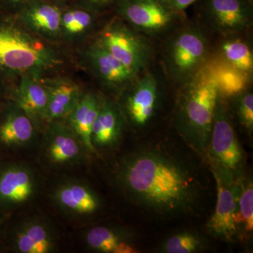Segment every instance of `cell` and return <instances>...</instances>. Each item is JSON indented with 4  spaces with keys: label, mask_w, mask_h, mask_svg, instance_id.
<instances>
[{
    "label": "cell",
    "mask_w": 253,
    "mask_h": 253,
    "mask_svg": "<svg viewBox=\"0 0 253 253\" xmlns=\"http://www.w3.org/2000/svg\"><path fill=\"white\" fill-rule=\"evenodd\" d=\"M194 156L172 142H142L125 155L115 182L129 202L160 219L200 211L208 189L206 172Z\"/></svg>",
    "instance_id": "1"
},
{
    "label": "cell",
    "mask_w": 253,
    "mask_h": 253,
    "mask_svg": "<svg viewBox=\"0 0 253 253\" xmlns=\"http://www.w3.org/2000/svg\"><path fill=\"white\" fill-rule=\"evenodd\" d=\"M219 81L211 61L179 88L174 125L189 149L206 159L219 99Z\"/></svg>",
    "instance_id": "2"
},
{
    "label": "cell",
    "mask_w": 253,
    "mask_h": 253,
    "mask_svg": "<svg viewBox=\"0 0 253 253\" xmlns=\"http://www.w3.org/2000/svg\"><path fill=\"white\" fill-rule=\"evenodd\" d=\"M61 63L51 46L14 23L0 21V73L40 78Z\"/></svg>",
    "instance_id": "3"
},
{
    "label": "cell",
    "mask_w": 253,
    "mask_h": 253,
    "mask_svg": "<svg viewBox=\"0 0 253 253\" xmlns=\"http://www.w3.org/2000/svg\"><path fill=\"white\" fill-rule=\"evenodd\" d=\"M211 54L204 28L187 23L176 26L166 35L162 62L168 78L181 86L209 62Z\"/></svg>",
    "instance_id": "4"
},
{
    "label": "cell",
    "mask_w": 253,
    "mask_h": 253,
    "mask_svg": "<svg viewBox=\"0 0 253 253\" xmlns=\"http://www.w3.org/2000/svg\"><path fill=\"white\" fill-rule=\"evenodd\" d=\"M206 159L211 168L231 174L236 180L244 178V155L236 137L231 111L225 97L219 94Z\"/></svg>",
    "instance_id": "5"
},
{
    "label": "cell",
    "mask_w": 253,
    "mask_h": 253,
    "mask_svg": "<svg viewBox=\"0 0 253 253\" xmlns=\"http://www.w3.org/2000/svg\"><path fill=\"white\" fill-rule=\"evenodd\" d=\"M95 42L136 75L144 73L149 67L152 49L147 38L121 18L108 23Z\"/></svg>",
    "instance_id": "6"
},
{
    "label": "cell",
    "mask_w": 253,
    "mask_h": 253,
    "mask_svg": "<svg viewBox=\"0 0 253 253\" xmlns=\"http://www.w3.org/2000/svg\"><path fill=\"white\" fill-rule=\"evenodd\" d=\"M114 6L121 20L146 38L166 36L180 18L161 0H116Z\"/></svg>",
    "instance_id": "7"
},
{
    "label": "cell",
    "mask_w": 253,
    "mask_h": 253,
    "mask_svg": "<svg viewBox=\"0 0 253 253\" xmlns=\"http://www.w3.org/2000/svg\"><path fill=\"white\" fill-rule=\"evenodd\" d=\"M120 94L118 106L125 121L136 129L149 126L157 113L161 99V88L154 75L144 71Z\"/></svg>",
    "instance_id": "8"
},
{
    "label": "cell",
    "mask_w": 253,
    "mask_h": 253,
    "mask_svg": "<svg viewBox=\"0 0 253 253\" xmlns=\"http://www.w3.org/2000/svg\"><path fill=\"white\" fill-rule=\"evenodd\" d=\"M212 173L217 184V199L208 229L215 237L233 241L239 236L236 216L243 179L236 180L231 174L214 168Z\"/></svg>",
    "instance_id": "9"
},
{
    "label": "cell",
    "mask_w": 253,
    "mask_h": 253,
    "mask_svg": "<svg viewBox=\"0 0 253 253\" xmlns=\"http://www.w3.org/2000/svg\"><path fill=\"white\" fill-rule=\"evenodd\" d=\"M203 17L219 36L245 33L253 25V6L250 0H206Z\"/></svg>",
    "instance_id": "10"
},
{
    "label": "cell",
    "mask_w": 253,
    "mask_h": 253,
    "mask_svg": "<svg viewBox=\"0 0 253 253\" xmlns=\"http://www.w3.org/2000/svg\"><path fill=\"white\" fill-rule=\"evenodd\" d=\"M244 36L245 33H240L220 36L211 60L250 83L253 75V48Z\"/></svg>",
    "instance_id": "11"
},
{
    "label": "cell",
    "mask_w": 253,
    "mask_h": 253,
    "mask_svg": "<svg viewBox=\"0 0 253 253\" xmlns=\"http://www.w3.org/2000/svg\"><path fill=\"white\" fill-rule=\"evenodd\" d=\"M86 58L101 83L109 89L119 93L139 76L96 42L88 48Z\"/></svg>",
    "instance_id": "12"
},
{
    "label": "cell",
    "mask_w": 253,
    "mask_h": 253,
    "mask_svg": "<svg viewBox=\"0 0 253 253\" xmlns=\"http://www.w3.org/2000/svg\"><path fill=\"white\" fill-rule=\"evenodd\" d=\"M19 9L21 21L33 33L47 38L61 33L62 11L57 5L46 0H27Z\"/></svg>",
    "instance_id": "13"
},
{
    "label": "cell",
    "mask_w": 253,
    "mask_h": 253,
    "mask_svg": "<svg viewBox=\"0 0 253 253\" xmlns=\"http://www.w3.org/2000/svg\"><path fill=\"white\" fill-rule=\"evenodd\" d=\"M36 181L33 173L20 165H11L0 170V206L23 204L34 194Z\"/></svg>",
    "instance_id": "14"
},
{
    "label": "cell",
    "mask_w": 253,
    "mask_h": 253,
    "mask_svg": "<svg viewBox=\"0 0 253 253\" xmlns=\"http://www.w3.org/2000/svg\"><path fill=\"white\" fill-rule=\"evenodd\" d=\"M83 146L69 126L52 121L46 134V155L56 164H66L79 161Z\"/></svg>",
    "instance_id": "15"
},
{
    "label": "cell",
    "mask_w": 253,
    "mask_h": 253,
    "mask_svg": "<svg viewBox=\"0 0 253 253\" xmlns=\"http://www.w3.org/2000/svg\"><path fill=\"white\" fill-rule=\"evenodd\" d=\"M125 121L117 104L106 99H100L99 112L91 131V143L95 148L114 146L122 136Z\"/></svg>",
    "instance_id": "16"
},
{
    "label": "cell",
    "mask_w": 253,
    "mask_h": 253,
    "mask_svg": "<svg viewBox=\"0 0 253 253\" xmlns=\"http://www.w3.org/2000/svg\"><path fill=\"white\" fill-rule=\"evenodd\" d=\"M39 79L34 76H21L15 94L16 106L31 118L35 126L47 120L49 94L45 83Z\"/></svg>",
    "instance_id": "17"
},
{
    "label": "cell",
    "mask_w": 253,
    "mask_h": 253,
    "mask_svg": "<svg viewBox=\"0 0 253 253\" xmlns=\"http://www.w3.org/2000/svg\"><path fill=\"white\" fill-rule=\"evenodd\" d=\"M55 199L60 207L78 215H87L98 211L99 198L85 184L71 181L59 186L55 193Z\"/></svg>",
    "instance_id": "18"
},
{
    "label": "cell",
    "mask_w": 253,
    "mask_h": 253,
    "mask_svg": "<svg viewBox=\"0 0 253 253\" xmlns=\"http://www.w3.org/2000/svg\"><path fill=\"white\" fill-rule=\"evenodd\" d=\"M100 99L87 93L81 95L77 104L68 115V125L81 140L84 147L90 152H96L91 143V131L99 112Z\"/></svg>",
    "instance_id": "19"
},
{
    "label": "cell",
    "mask_w": 253,
    "mask_h": 253,
    "mask_svg": "<svg viewBox=\"0 0 253 253\" xmlns=\"http://www.w3.org/2000/svg\"><path fill=\"white\" fill-rule=\"evenodd\" d=\"M45 84L49 94L47 121L52 122L68 116L81 99L79 87L66 79L51 80Z\"/></svg>",
    "instance_id": "20"
},
{
    "label": "cell",
    "mask_w": 253,
    "mask_h": 253,
    "mask_svg": "<svg viewBox=\"0 0 253 253\" xmlns=\"http://www.w3.org/2000/svg\"><path fill=\"white\" fill-rule=\"evenodd\" d=\"M14 246L22 253H47L54 247V239L49 228L41 221L26 223L15 234Z\"/></svg>",
    "instance_id": "21"
},
{
    "label": "cell",
    "mask_w": 253,
    "mask_h": 253,
    "mask_svg": "<svg viewBox=\"0 0 253 253\" xmlns=\"http://www.w3.org/2000/svg\"><path fill=\"white\" fill-rule=\"evenodd\" d=\"M35 135V124L22 110L16 106L0 124V143L6 146L29 144Z\"/></svg>",
    "instance_id": "22"
},
{
    "label": "cell",
    "mask_w": 253,
    "mask_h": 253,
    "mask_svg": "<svg viewBox=\"0 0 253 253\" xmlns=\"http://www.w3.org/2000/svg\"><path fill=\"white\" fill-rule=\"evenodd\" d=\"M86 242L91 249L105 253H127L130 244L124 233L106 227L96 226L88 231Z\"/></svg>",
    "instance_id": "23"
},
{
    "label": "cell",
    "mask_w": 253,
    "mask_h": 253,
    "mask_svg": "<svg viewBox=\"0 0 253 253\" xmlns=\"http://www.w3.org/2000/svg\"><path fill=\"white\" fill-rule=\"evenodd\" d=\"M239 235L252 234L253 230V184L249 178L241 181V192L236 216Z\"/></svg>",
    "instance_id": "24"
},
{
    "label": "cell",
    "mask_w": 253,
    "mask_h": 253,
    "mask_svg": "<svg viewBox=\"0 0 253 253\" xmlns=\"http://www.w3.org/2000/svg\"><path fill=\"white\" fill-rule=\"evenodd\" d=\"M95 14L89 10L80 8L62 11L61 33L68 36L84 34L94 26Z\"/></svg>",
    "instance_id": "25"
},
{
    "label": "cell",
    "mask_w": 253,
    "mask_h": 253,
    "mask_svg": "<svg viewBox=\"0 0 253 253\" xmlns=\"http://www.w3.org/2000/svg\"><path fill=\"white\" fill-rule=\"evenodd\" d=\"M205 241L195 233L184 231L171 236L162 245L163 252L167 253H193L202 251Z\"/></svg>",
    "instance_id": "26"
},
{
    "label": "cell",
    "mask_w": 253,
    "mask_h": 253,
    "mask_svg": "<svg viewBox=\"0 0 253 253\" xmlns=\"http://www.w3.org/2000/svg\"><path fill=\"white\" fill-rule=\"evenodd\" d=\"M240 124L251 135L253 132V94L247 88L227 96Z\"/></svg>",
    "instance_id": "27"
},
{
    "label": "cell",
    "mask_w": 253,
    "mask_h": 253,
    "mask_svg": "<svg viewBox=\"0 0 253 253\" xmlns=\"http://www.w3.org/2000/svg\"><path fill=\"white\" fill-rule=\"evenodd\" d=\"M81 7L89 10L91 12H102L111 6H114L116 0H77Z\"/></svg>",
    "instance_id": "28"
},
{
    "label": "cell",
    "mask_w": 253,
    "mask_h": 253,
    "mask_svg": "<svg viewBox=\"0 0 253 253\" xmlns=\"http://www.w3.org/2000/svg\"><path fill=\"white\" fill-rule=\"evenodd\" d=\"M166 6L174 12L180 14L197 0H161Z\"/></svg>",
    "instance_id": "29"
},
{
    "label": "cell",
    "mask_w": 253,
    "mask_h": 253,
    "mask_svg": "<svg viewBox=\"0 0 253 253\" xmlns=\"http://www.w3.org/2000/svg\"><path fill=\"white\" fill-rule=\"evenodd\" d=\"M5 1L10 6L20 8L27 0H5Z\"/></svg>",
    "instance_id": "30"
}]
</instances>
